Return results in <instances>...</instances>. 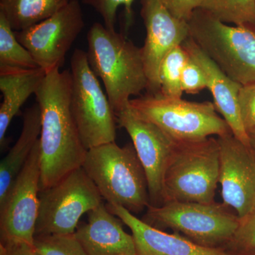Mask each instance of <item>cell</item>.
<instances>
[{
	"mask_svg": "<svg viewBox=\"0 0 255 255\" xmlns=\"http://www.w3.org/2000/svg\"><path fill=\"white\" fill-rule=\"evenodd\" d=\"M71 75L55 69L46 73L37 90L41 114L40 191L55 185L82 167L87 150L70 109Z\"/></svg>",
	"mask_w": 255,
	"mask_h": 255,
	"instance_id": "1",
	"label": "cell"
},
{
	"mask_svg": "<svg viewBox=\"0 0 255 255\" xmlns=\"http://www.w3.org/2000/svg\"><path fill=\"white\" fill-rule=\"evenodd\" d=\"M87 41L89 63L103 82L116 116L128 107L130 97L147 90L142 48L99 22L87 32Z\"/></svg>",
	"mask_w": 255,
	"mask_h": 255,
	"instance_id": "2",
	"label": "cell"
},
{
	"mask_svg": "<svg viewBox=\"0 0 255 255\" xmlns=\"http://www.w3.org/2000/svg\"><path fill=\"white\" fill-rule=\"evenodd\" d=\"M102 199L139 214L150 205L148 184L133 144L115 142L87 150L82 164Z\"/></svg>",
	"mask_w": 255,
	"mask_h": 255,
	"instance_id": "3",
	"label": "cell"
},
{
	"mask_svg": "<svg viewBox=\"0 0 255 255\" xmlns=\"http://www.w3.org/2000/svg\"><path fill=\"white\" fill-rule=\"evenodd\" d=\"M189 37L230 78L255 84V27L229 26L199 8L189 21Z\"/></svg>",
	"mask_w": 255,
	"mask_h": 255,
	"instance_id": "4",
	"label": "cell"
},
{
	"mask_svg": "<svg viewBox=\"0 0 255 255\" xmlns=\"http://www.w3.org/2000/svg\"><path fill=\"white\" fill-rule=\"evenodd\" d=\"M219 168L217 138L174 142L164 173V203L214 202Z\"/></svg>",
	"mask_w": 255,
	"mask_h": 255,
	"instance_id": "5",
	"label": "cell"
},
{
	"mask_svg": "<svg viewBox=\"0 0 255 255\" xmlns=\"http://www.w3.org/2000/svg\"><path fill=\"white\" fill-rule=\"evenodd\" d=\"M129 106L137 116L155 124L174 142L194 141L232 132L210 102H189L148 94L131 99Z\"/></svg>",
	"mask_w": 255,
	"mask_h": 255,
	"instance_id": "6",
	"label": "cell"
},
{
	"mask_svg": "<svg viewBox=\"0 0 255 255\" xmlns=\"http://www.w3.org/2000/svg\"><path fill=\"white\" fill-rule=\"evenodd\" d=\"M70 75V109L86 150L115 142L116 116L85 50L74 51Z\"/></svg>",
	"mask_w": 255,
	"mask_h": 255,
	"instance_id": "7",
	"label": "cell"
},
{
	"mask_svg": "<svg viewBox=\"0 0 255 255\" xmlns=\"http://www.w3.org/2000/svg\"><path fill=\"white\" fill-rule=\"evenodd\" d=\"M218 203L167 201L147 208L146 223L182 233L188 239L206 248L223 249L231 241L240 224L237 215Z\"/></svg>",
	"mask_w": 255,
	"mask_h": 255,
	"instance_id": "8",
	"label": "cell"
},
{
	"mask_svg": "<svg viewBox=\"0 0 255 255\" xmlns=\"http://www.w3.org/2000/svg\"><path fill=\"white\" fill-rule=\"evenodd\" d=\"M36 236L74 234L80 218L103 203L100 191L82 167L40 191Z\"/></svg>",
	"mask_w": 255,
	"mask_h": 255,
	"instance_id": "9",
	"label": "cell"
},
{
	"mask_svg": "<svg viewBox=\"0 0 255 255\" xmlns=\"http://www.w3.org/2000/svg\"><path fill=\"white\" fill-rule=\"evenodd\" d=\"M41 170L38 140L4 202L0 204L1 242L33 246L39 213Z\"/></svg>",
	"mask_w": 255,
	"mask_h": 255,
	"instance_id": "10",
	"label": "cell"
},
{
	"mask_svg": "<svg viewBox=\"0 0 255 255\" xmlns=\"http://www.w3.org/2000/svg\"><path fill=\"white\" fill-rule=\"evenodd\" d=\"M84 28L80 1L71 0L46 19L15 31V36L47 73L61 68L67 53Z\"/></svg>",
	"mask_w": 255,
	"mask_h": 255,
	"instance_id": "11",
	"label": "cell"
},
{
	"mask_svg": "<svg viewBox=\"0 0 255 255\" xmlns=\"http://www.w3.org/2000/svg\"><path fill=\"white\" fill-rule=\"evenodd\" d=\"M116 119L130 135L145 170L150 206H162L164 173L175 142L155 124L137 116L130 106L117 114Z\"/></svg>",
	"mask_w": 255,
	"mask_h": 255,
	"instance_id": "12",
	"label": "cell"
},
{
	"mask_svg": "<svg viewBox=\"0 0 255 255\" xmlns=\"http://www.w3.org/2000/svg\"><path fill=\"white\" fill-rule=\"evenodd\" d=\"M217 139L223 204L243 219L255 207V156L232 132Z\"/></svg>",
	"mask_w": 255,
	"mask_h": 255,
	"instance_id": "13",
	"label": "cell"
},
{
	"mask_svg": "<svg viewBox=\"0 0 255 255\" xmlns=\"http://www.w3.org/2000/svg\"><path fill=\"white\" fill-rule=\"evenodd\" d=\"M146 30L142 58L151 95L159 93V70L166 55L189 37L188 22L174 17L161 0H140Z\"/></svg>",
	"mask_w": 255,
	"mask_h": 255,
	"instance_id": "14",
	"label": "cell"
},
{
	"mask_svg": "<svg viewBox=\"0 0 255 255\" xmlns=\"http://www.w3.org/2000/svg\"><path fill=\"white\" fill-rule=\"evenodd\" d=\"M182 46L204 72L207 88L214 97L216 110L229 126L233 135L249 147V137L243 125L240 110L239 92L242 85L223 73L189 37Z\"/></svg>",
	"mask_w": 255,
	"mask_h": 255,
	"instance_id": "15",
	"label": "cell"
},
{
	"mask_svg": "<svg viewBox=\"0 0 255 255\" xmlns=\"http://www.w3.org/2000/svg\"><path fill=\"white\" fill-rule=\"evenodd\" d=\"M106 206L130 228L137 255H223V249L206 248L179 233L159 231L122 206L108 204Z\"/></svg>",
	"mask_w": 255,
	"mask_h": 255,
	"instance_id": "16",
	"label": "cell"
},
{
	"mask_svg": "<svg viewBox=\"0 0 255 255\" xmlns=\"http://www.w3.org/2000/svg\"><path fill=\"white\" fill-rule=\"evenodd\" d=\"M122 222L102 203L74 234L89 255H137L133 238Z\"/></svg>",
	"mask_w": 255,
	"mask_h": 255,
	"instance_id": "17",
	"label": "cell"
},
{
	"mask_svg": "<svg viewBox=\"0 0 255 255\" xmlns=\"http://www.w3.org/2000/svg\"><path fill=\"white\" fill-rule=\"evenodd\" d=\"M46 73L43 69L0 67V145L4 147L5 135L11 121L32 95L36 94Z\"/></svg>",
	"mask_w": 255,
	"mask_h": 255,
	"instance_id": "18",
	"label": "cell"
},
{
	"mask_svg": "<svg viewBox=\"0 0 255 255\" xmlns=\"http://www.w3.org/2000/svg\"><path fill=\"white\" fill-rule=\"evenodd\" d=\"M41 130V110L36 103L25 111L20 136L0 163V204L4 202L15 179L39 140Z\"/></svg>",
	"mask_w": 255,
	"mask_h": 255,
	"instance_id": "19",
	"label": "cell"
},
{
	"mask_svg": "<svg viewBox=\"0 0 255 255\" xmlns=\"http://www.w3.org/2000/svg\"><path fill=\"white\" fill-rule=\"evenodd\" d=\"M71 0H0V13L14 31H22L46 19Z\"/></svg>",
	"mask_w": 255,
	"mask_h": 255,
	"instance_id": "20",
	"label": "cell"
},
{
	"mask_svg": "<svg viewBox=\"0 0 255 255\" xmlns=\"http://www.w3.org/2000/svg\"><path fill=\"white\" fill-rule=\"evenodd\" d=\"M200 8L223 22L255 27V0H203Z\"/></svg>",
	"mask_w": 255,
	"mask_h": 255,
	"instance_id": "21",
	"label": "cell"
},
{
	"mask_svg": "<svg viewBox=\"0 0 255 255\" xmlns=\"http://www.w3.org/2000/svg\"><path fill=\"white\" fill-rule=\"evenodd\" d=\"M0 67L40 68L31 53L18 41L15 31L0 13Z\"/></svg>",
	"mask_w": 255,
	"mask_h": 255,
	"instance_id": "22",
	"label": "cell"
},
{
	"mask_svg": "<svg viewBox=\"0 0 255 255\" xmlns=\"http://www.w3.org/2000/svg\"><path fill=\"white\" fill-rule=\"evenodd\" d=\"M189 55L182 45L166 55L159 70V93L167 98H182V75Z\"/></svg>",
	"mask_w": 255,
	"mask_h": 255,
	"instance_id": "23",
	"label": "cell"
},
{
	"mask_svg": "<svg viewBox=\"0 0 255 255\" xmlns=\"http://www.w3.org/2000/svg\"><path fill=\"white\" fill-rule=\"evenodd\" d=\"M33 247L41 255H89L75 234L36 236Z\"/></svg>",
	"mask_w": 255,
	"mask_h": 255,
	"instance_id": "24",
	"label": "cell"
},
{
	"mask_svg": "<svg viewBox=\"0 0 255 255\" xmlns=\"http://www.w3.org/2000/svg\"><path fill=\"white\" fill-rule=\"evenodd\" d=\"M133 1L134 0H82L83 4L91 6L100 14L105 27L110 31H116L117 11L121 6H124L125 9L127 25L132 23Z\"/></svg>",
	"mask_w": 255,
	"mask_h": 255,
	"instance_id": "25",
	"label": "cell"
},
{
	"mask_svg": "<svg viewBox=\"0 0 255 255\" xmlns=\"http://www.w3.org/2000/svg\"><path fill=\"white\" fill-rule=\"evenodd\" d=\"M255 250V207L240 219V224L233 239L224 248L227 251H245Z\"/></svg>",
	"mask_w": 255,
	"mask_h": 255,
	"instance_id": "26",
	"label": "cell"
},
{
	"mask_svg": "<svg viewBox=\"0 0 255 255\" xmlns=\"http://www.w3.org/2000/svg\"><path fill=\"white\" fill-rule=\"evenodd\" d=\"M207 87V81L204 72L201 67L189 57L184 66L182 75L183 92L196 94Z\"/></svg>",
	"mask_w": 255,
	"mask_h": 255,
	"instance_id": "27",
	"label": "cell"
},
{
	"mask_svg": "<svg viewBox=\"0 0 255 255\" xmlns=\"http://www.w3.org/2000/svg\"><path fill=\"white\" fill-rule=\"evenodd\" d=\"M242 121L247 133L255 130V84L242 86L239 92Z\"/></svg>",
	"mask_w": 255,
	"mask_h": 255,
	"instance_id": "28",
	"label": "cell"
},
{
	"mask_svg": "<svg viewBox=\"0 0 255 255\" xmlns=\"http://www.w3.org/2000/svg\"><path fill=\"white\" fill-rule=\"evenodd\" d=\"M174 17L188 22L195 10L201 7L203 0H161Z\"/></svg>",
	"mask_w": 255,
	"mask_h": 255,
	"instance_id": "29",
	"label": "cell"
},
{
	"mask_svg": "<svg viewBox=\"0 0 255 255\" xmlns=\"http://www.w3.org/2000/svg\"><path fill=\"white\" fill-rule=\"evenodd\" d=\"M0 255H41L33 246L20 242H1Z\"/></svg>",
	"mask_w": 255,
	"mask_h": 255,
	"instance_id": "30",
	"label": "cell"
},
{
	"mask_svg": "<svg viewBox=\"0 0 255 255\" xmlns=\"http://www.w3.org/2000/svg\"><path fill=\"white\" fill-rule=\"evenodd\" d=\"M223 255H255V250L245 251H227L223 250Z\"/></svg>",
	"mask_w": 255,
	"mask_h": 255,
	"instance_id": "31",
	"label": "cell"
},
{
	"mask_svg": "<svg viewBox=\"0 0 255 255\" xmlns=\"http://www.w3.org/2000/svg\"><path fill=\"white\" fill-rule=\"evenodd\" d=\"M248 137H249V147L251 149L252 152L254 153L255 156V131L248 132Z\"/></svg>",
	"mask_w": 255,
	"mask_h": 255,
	"instance_id": "32",
	"label": "cell"
}]
</instances>
